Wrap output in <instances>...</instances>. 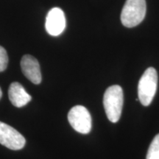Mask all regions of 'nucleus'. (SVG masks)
Segmentation results:
<instances>
[{
	"label": "nucleus",
	"mask_w": 159,
	"mask_h": 159,
	"mask_svg": "<svg viewBox=\"0 0 159 159\" xmlns=\"http://www.w3.org/2000/svg\"><path fill=\"white\" fill-rule=\"evenodd\" d=\"M146 159H159V134L156 135L151 142Z\"/></svg>",
	"instance_id": "nucleus-9"
},
{
	"label": "nucleus",
	"mask_w": 159,
	"mask_h": 159,
	"mask_svg": "<svg viewBox=\"0 0 159 159\" xmlns=\"http://www.w3.org/2000/svg\"><path fill=\"white\" fill-rule=\"evenodd\" d=\"M45 27L47 33L52 36H57L63 33L66 28V17L62 10L54 7L48 12Z\"/></svg>",
	"instance_id": "nucleus-6"
},
{
	"label": "nucleus",
	"mask_w": 159,
	"mask_h": 159,
	"mask_svg": "<svg viewBox=\"0 0 159 159\" xmlns=\"http://www.w3.org/2000/svg\"><path fill=\"white\" fill-rule=\"evenodd\" d=\"M26 140L22 135L10 125L0 122V144L13 150L25 147Z\"/></svg>",
	"instance_id": "nucleus-5"
},
{
	"label": "nucleus",
	"mask_w": 159,
	"mask_h": 159,
	"mask_svg": "<svg viewBox=\"0 0 159 159\" xmlns=\"http://www.w3.org/2000/svg\"><path fill=\"white\" fill-rule=\"evenodd\" d=\"M68 120L77 132L87 134L91 130V116L89 111L82 105H76L69 111Z\"/></svg>",
	"instance_id": "nucleus-4"
},
{
	"label": "nucleus",
	"mask_w": 159,
	"mask_h": 159,
	"mask_svg": "<svg viewBox=\"0 0 159 159\" xmlns=\"http://www.w3.org/2000/svg\"><path fill=\"white\" fill-rule=\"evenodd\" d=\"M8 63V56L7 52L0 46V72L5 71Z\"/></svg>",
	"instance_id": "nucleus-10"
},
{
	"label": "nucleus",
	"mask_w": 159,
	"mask_h": 159,
	"mask_svg": "<svg viewBox=\"0 0 159 159\" xmlns=\"http://www.w3.org/2000/svg\"><path fill=\"white\" fill-rule=\"evenodd\" d=\"M158 75L153 67H150L144 71L138 85L139 100L144 106H148L152 102L156 93Z\"/></svg>",
	"instance_id": "nucleus-3"
},
{
	"label": "nucleus",
	"mask_w": 159,
	"mask_h": 159,
	"mask_svg": "<svg viewBox=\"0 0 159 159\" xmlns=\"http://www.w3.org/2000/svg\"><path fill=\"white\" fill-rule=\"evenodd\" d=\"M147 6L145 0H127L121 13V21L126 27H134L144 20Z\"/></svg>",
	"instance_id": "nucleus-2"
},
{
	"label": "nucleus",
	"mask_w": 159,
	"mask_h": 159,
	"mask_svg": "<svg viewBox=\"0 0 159 159\" xmlns=\"http://www.w3.org/2000/svg\"><path fill=\"white\" fill-rule=\"evenodd\" d=\"M8 97L12 104L17 108L25 106L31 100L30 95L19 83H11L8 89Z\"/></svg>",
	"instance_id": "nucleus-8"
},
{
	"label": "nucleus",
	"mask_w": 159,
	"mask_h": 159,
	"mask_svg": "<svg viewBox=\"0 0 159 159\" xmlns=\"http://www.w3.org/2000/svg\"><path fill=\"white\" fill-rule=\"evenodd\" d=\"M123 101V91L121 86L114 85L105 91L103 97V105L107 116L111 122L116 123L122 114Z\"/></svg>",
	"instance_id": "nucleus-1"
},
{
	"label": "nucleus",
	"mask_w": 159,
	"mask_h": 159,
	"mask_svg": "<svg viewBox=\"0 0 159 159\" xmlns=\"http://www.w3.org/2000/svg\"><path fill=\"white\" fill-rule=\"evenodd\" d=\"M2 92L1 88H0V99H1V98H2Z\"/></svg>",
	"instance_id": "nucleus-11"
},
{
	"label": "nucleus",
	"mask_w": 159,
	"mask_h": 159,
	"mask_svg": "<svg viewBox=\"0 0 159 159\" xmlns=\"http://www.w3.org/2000/svg\"><path fill=\"white\" fill-rule=\"evenodd\" d=\"M21 68L23 74L34 84L41 82V73L40 65L36 58L32 55H25L21 61Z\"/></svg>",
	"instance_id": "nucleus-7"
}]
</instances>
